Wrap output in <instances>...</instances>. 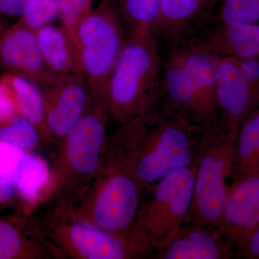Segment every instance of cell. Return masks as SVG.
I'll list each match as a JSON object with an SVG mask.
<instances>
[{"label":"cell","mask_w":259,"mask_h":259,"mask_svg":"<svg viewBox=\"0 0 259 259\" xmlns=\"http://www.w3.org/2000/svg\"><path fill=\"white\" fill-rule=\"evenodd\" d=\"M25 151L0 140V176L10 180Z\"/></svg>","instance_id":"27"},{"label":"cell","mask_w":259,"mask_h":259,"mask_svg":"<svg viewBox=\"0 0 259 259\" xmlns=\"http://www.w3.org/2000/svg\"><path fill=\"white\" fill-rule=\"evenodd\" d=\"M40 222L44 236L60 258H136L128 239L76 217L69 206H49Z\"/></svg>","instance_id":"8"},{"label":"cell","mask_w":259,"mask_h":259,"mask_svg":"<svg viewBox=\"0 0 259 259\" xmlns=\"http://www.w3.org/2000/svg\"><path fill=\"white\" fill-rule=\"evenodd\" d=\"M39 49L46 64L56 74H83L77 50L65 27L51 24L35 30Z\"/></svg>","instance_id":"18"},{"label":"cell","mask_w":259,"mask_h":259,"mask_svg":"<svg viewBox=\"0 0 259 259\" xmlns=\"http://www.w3.org/2000/svg\"><path fill=\"white\" fill-rule=\"evenodd\" d=\"M258 174L259 108L257 107L242 122L237 131L233 183Z\"/></svg>","instance_id":"19"},{"label":"cell","mask_w":259,"mask_h":259,"mask_svg":"<svg viewBox=\"0 0 259 259\" xmlns=\"http://www.w3.org/2000/svg\"><path fill=\"white\" fill-rule=\"evenodd\" d=\"M237 131L218 125L202 132L187 221L218 228L233 183Z\"/></svg>","instance_id":"6"},{"label":"cell","mask_w":259,"mask_h":259,"mask_svg":"<svg viewBox=\"0 0 259 259\" xmlns=\"http://www.w3.org/2000/svg\"><path fill=\"white\" fill-rule=\"evenodd\" d=\"M63 26L69 27L88 14L93 8V0H56Z\"/></svg>","instance_id":"26"},{"label":"cell","mask_w":259,"mask_h":259,"mask_svg":"<svg viewBox=\"0 0 259 259\" xmlns=\"http://www.w3.org/2000/svg\"><path fill=\"white\" fill-rule=\"evenodd\" d=\"M49 177L50 170L46 162L40 157L25 153L10 181L24 199L38 204Z\"/></svg>","instance_id":"21"},{"label":"cell","mask_w":259,"mask_h":259,"mask_svg":"<svg viewBox=\"0 0 259 259\" xmlns=\"http://www.w3.org/2000/svg\"><path fill=\"white\" fill-rule=\"evenodd\" d=\"M30 0H0V14L7 17H20Z\"/></svg>","instance_id":"30"},{"label":"cell","mask_w":259,"mask_h":259,"mask_svg":"<svg viewBox=\"0 0 259 259\" xmlns=\"http://www.w3.org/2000/svg\"><path fill=\"white\" fill-rule=\"evenodd\" d=\"M58 18L59 12L56 0H30L19 21L35 31L51 25Z\"/></svg>","instance_id":"25"},{"label":"cell","mask_w":259,"mask_h":259,"mask_svg":"<svg viewBox=\"0 0 259 259\" xmlns=\"http://www.w3.org/2000/svg\"><path fill=\"white\" fill-rule=\"evenodd\" d=\"M126 37L151 32L161 0H113Z\"/></svg>","instance_id":"22"},{"label":"cell","mask_w":259,"mask_h":259,"mask_svg":"<svg viewBox=\"0 0 259 259\" xmlns=\"http://www.w3.org/2000/svg\"><path fill=\"white\" fill-rule=\"evenodd\" d=\"M179 49L190 79L197 111V124L202 131L219 125L214 64L216 56L199 44Z\"/></svg>","instance_id":"14"},{"label":"cell","mask_w":259,"mask_h":259,"mask_svg":"<svg viewBox=\"0 0 259 259\" xmlns=\"http://www.w3.org/2000/svg\"><path fill=\"white\" fill-rule=\"evenodd\" d=\"M163 53L151 32L126 37L106 90L109 117L123 125L157 103Z\"/></svg>","instance_id":"3"},{"label":"cell","mask_w":259,"mask_h":259,"mask_svg":"<svg viewBox=\"0 0 259 259\" xmlns=\"http://www.w3.org/2000/svg\"><path fill=\"white\" fill-rule=\"evenodd\" d=\"M259 227V174L232 184L218 228L235 256Z\"/></svg>","instance_id":"13"},{"label":"cell","mask_w":259,"mask_h":259,"mask_svg":"<svg viewBox=\"0 0 259 259\" xmlns=\"http://www.w3.org/2000/svg\"><path fill=\"white\" fill-rule=\"evenodd\" d=\"M258 21L259 0H218L214 25Z\"/></svg>","instance_id":"23"},{"label":"cell","mask_w":259,"mask_h":259,"mask_svg":"<svg viewBox=\"0 0 259 259\" xmlns=\"http://www.w3.org/2000/svg\"><path fill=\"white\" fill-rule=\"evenodd\" d=\"M6 29V21H5L4 16L0 14V34L2 33Z\"/></svg>","instance_id":"33"},{"label":"cell","mask_w":259,"mask_h":259,"mask_svg":"<svg viewBox=\"0 0 259 259\" xmlns=\"http://www.w3.org/2000/svg\"><path fill=\"white\" fill-rule=\"evenodd\" d=\"M202 132L184 119L165 113L156 103L144 115L118 126L108 145L148 192L195 162Z\"/></svg>","instance_id":"1"},{"label":"cell","mask_w":259,"mask_h":259,"mask_svg":"<svg viewBox=\"0 0 259 259\" xmlns=\"http://www.w3.org/2000/svg\"><path fill=\"white\" fill-rule=\"evenodd\" d=\"M65 28L77 50L90 95L106 101L107 83L126 40L113 0H101L97 8Z\"/></svg>","instance_id":"7"},{"label":"cell","mask_w":259,"mask_h":259,"mask_svg":"<svg viewBox=\"0 0 259 259\" xmlns=\"http://www.w3.org/2000/svg\"><path fill=\"white\" fill-rule=\"evenodd\" d=\"M0 140L25 151L35 148L41 141L35 126L20 115L15 116L8 125L0 127Z\"/></svg>","instance_id":"24"},{"label":"cell","mask_w":259,"mask_h":259,"mask_svg":"<svg viewBox=\"0 0 259 259\" xmlns=\"http://www.w3.org/2000/svg\"><path fill=\"white\" fill-rule=\"evenodd\" d=\"M18 115L20 114L11 90L0 79V127L8 125Z\"/></svg>","instance_id":"28"},{"label":"cell","mask_w":259,"mask_h":259,"mask_svg":"<svg viewBox=\"0 0 259 259\" xmlns=\"http://www.w3.org/2000/svg\"><path fill=\"white\" fill-rule=\"evenodd\" d=\"M218 0H161L151 29L162 53L196 44L214 26Z\"/></svg>","instance_id":"9"},{"label":"cell","mask_w":259,"mask_h":259,"mask_svg":"<svg viewBox=\"0 0 259 259\" xmlns=\"http://www.w3.org/2000/svg\"><path fill=\"white\" fill-rule=\"evenodd\" d=\"M256 59H237V61L245 79L259 93V61Z\"/></svg>","instance_id":"29"},{"label":"cell","mask_w":259,"mask_h":259,"mask_svg":"<svg viewBox=\"0 0 259 259\" xmlns=\"http://www.w3.org/2000/svg\"><path fill=\"white\" fill-rule=\"evenodd\" d=\"M217 57H259V24L215 25L196 42Z\"/></svg>","instance_id":"16"},{"label":"cell","mask_w":259,"mask_h":259,"mask_svg":"<svg viewBox=\"0 0 259 259\" xmlns=\"http://www.w3.org/2000/svg\"><path fill=\"white\" fill-rule=\"evenodd\" d=\"M0 79L11 90L19 114L35 126L41 141L45 143L47 136L45 112L40 89L30 80L11 73H6Z\"/></svg>","instance_id":"20"},{"label":"cell","mask_w":259,"mask_h":259,"mask_svg":"<svg viewBox=\"0 0 259 259\" xmlns=\"http://www.w3.org/2000/svg\"><path fill=\"white\" fill-rule=\"evenodd\" d=\"M235 256L221 230L186 221L161 250L156 259H230Z\"/></svg>","instance_id":"15"},{"label":"cell","mask_w":259,"mask_h":259,"mask_svg":"<svg viewBox=\"0 0 259 259\" xmlns=\"http://www.w3.org/2000/svg\"><path fill=\"white\" fill-rule=\"evenodd\" d=\"M13 184L8 179L0 176V202H6L13 197Z\"/></svg>","instance_id":"32"},{"label":"cell","mask_w":259,"mask_h":259,"mask_svg":"<svg viewBox=\"0 0 259 259\" xmlns=\"http://www.w3.org/2000/svg\"><path fill=\"white\" fill-rule=\"evenodd\" d=\"M195 171L196 161L173 172L148 191L130 234L136 258H153L187 221Z\"/></svg>","instance_id":"5"},{"label":"cell","mask_w":259,"mask_h":259,"mask_svg":"<svg viewBox=\"0 0 259 259\" xmlns=\"http://www.w3.org/2000/svg\"><path fill=\"white\" fill-rule=\"evenodd\" d=\"M214 75L219 125L237 131L258 107L259 93L245 79L234 58L216 56Z\"/></svg>","instance_id":"12"},{"label":"cell","mask_w":259,"mask_h":259,"mask_svg":"<svg viewBox=\"0 0 259 259\" xmlns=\"http://www.w3.org/2000/svg\"><path fill=\"white\" fill-rule=\"evenodd\" d=\"M106 102L90 94L88 107L57 146L38 204H74L101 171L109 137Z\"/></svg>","instance_id":"2"},{"label":"cell","mask_w":259,"mask_h":259,"mask_svg":"<svg viewBox=\"0 0 259 259\" xmlns=\"http://www.w3.org/2000/svg\"><path fill=\"white\" fill-rule=\"evenodd\" d=\"M146 193L123 160L107 145L101 171L83 195L68 206L82 221L130 241Z\"/></svg>","instance_id":"4"},{"label":"cell","mask_w":259,"mask_h":259,"mask_svg":"<svg viewBox=\"0 0 259 259\" xmlns=\"http://www.w3.org/2000/svg\"><path fill=\"white\" fill-rule=\"evenodd\" d=\"M60 258L38 222L19 226L0 221V259Z\"/></svg>","instance_id":"17"},{"label":"cell","mask_w":259,"mask_h":259,"mask_svg":"<svg viewBox=\"0 0 259 259\" xmlns=\"http://www.w3.org/2000/svg\"><path fill=\"white\" fill-rule=\"evenodd\" d=\"M40 90L45 112V143L58 146L88 107V81L83 74L64 75L54 84Z\"/></svg>","instance_id":"10"},{"label":"cell","mask_w":259,"mask_h":259,"mask_svg":"<svg viewBox=\"0 0 259 259\" xmlns=\"http://www.w3.org/2000/svg\"><path fill=\"white\" fill-rule=\"evenodd\" d=\"M0 67L30 80L40 89L54 84L64 76L49 69L35 31L19 20L0 34Z\"/></svg>","instance_id":"11"},{"label":"cell","mask_w":259,"mask_h":259,"mask_svg":"<svg viewBox=\"0 0 259 259\" xmlns=\"http://www.w3.org/2000/svg\"><path fill=\"white\" fill-rule=\"evenodd\" d=\"M236 256L246 259H259V227L245 242Z\"/></svg>","instance_id":"31"}]
</instances>
